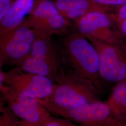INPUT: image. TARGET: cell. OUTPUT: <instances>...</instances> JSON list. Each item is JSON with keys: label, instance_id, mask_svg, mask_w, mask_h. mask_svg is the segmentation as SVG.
<instances>
[{"label": "cell", "instance_id": "ffe728a7", "mask_svg": "<svg viewBox=\"0 0 126 126\" xmlns=\"http://www.w3.org/2000/svg\"><path fill=\"white\" fill-rule=\"evenodd\" d=\"M17 126H29V123L24 121L21 120L18 122Z\"/></svg>", "mask_w": 126, "mask_h": 126}, {"label": "cell", "instance_id": "ba28073f", "mask_svg": "<svg viewBox=\"0 0 126 126\" xmlns=\"http://www.w3.org/2000/svg\"><path fill=\"white\" fill-rule=\"evenodd\" d=\"M0 99L21 120L43 126L51 116L37 99L23 94L5 83L0 84Z\"/></svg>", "mask_w": 126, "mask_h": 126}, {"label": "cell", "instance_id": "44dd1931", "mask_svg": "<svg viewBox=\"0 0 126 126\" xmlns=\"http://www.w3.org/2000/svg\"><path fill=\"white\" fill-rule=\"evenodd\" d=\"M29 126H43L41 125H38V124H32V123H29Z\"/></svg>", "mask_w": 126, "mask_h": 126}, {"label": "cell", "instance_id": "2e32d148", "mask_svg": "<svg viewBox=\"0 0 126 126\" xmlns=\"http://www.w3.org/2000/svg\"><path fill=\"white\" fill-rule=\"evenodd\" d=\"M95 3L104 6L117 7L126 3V0H92Z\"/></svg>", "mask_w": 126, "mask_h": 126}, {"label": "cell", "instance_id": "277c9868", "mask_svg": "<svg viewBox=\"0 0 126 126\" xmlns=\"http://www.w3.org/2000/svg\"><path fill=\"white\" fill-rule=\"evenodd\" d=\"M38 100L50 113L67 119L80 126H126V122L117 119L107 104L101 100L65 109L54 107Z\"/></svg>", "mask_w": 126, "mask_h": 126}, {"label": "cell", "instance_id": "d6986e66", "mask_svg": "<svg viewBox=\"0 0 126 126\" xmlns=\"http://www.w3.org/2000/svg\"><path fill=\"white\" fill-rule=\"evenodd\" d=\"M114 22L118 25V31L123 36L126 37V20L116 21Z\"/></svg>", "mask_w": 126, "mask_h": 126}, {"label": "cell", "instance_id": "9c48e42d", "mask_svg": "<svg viewBox=\"0 0 126 126\" xmlns=\"http://www.w3.org/2000/svg\"><path fill=\"white\" fill-rule=\"evenodd\" d=\"M111 13L94 11L87 14L74 23L75 31L88 38H94L106 43L126 44L125 37L113 28Z\"/></svg>", "mask_w": 126, "mask_h": 126}, {"label": "cell", "instance_id": "5bb4252c", "mask_svg": "<svg viewBox=\"0 0 126 126\" xmlns=\"http://www.w3.org/2000/svg\"><path fill=\"white\" fill-rule=\"evenodd\" d=\"M43 126H78L76 123L63 117L51 116Z\"/></svg>", "mask_w": 126, "mask_h": 126}, {"label": "cell", "instance_id": "9a60e30c", "mask_svg": "<svg viewBox=\"0 0 126 126\" xmlns=\"http://www.w3.org/2000/svg\"><path fill=\"white\" fill-rule=\"evenodd\" d=\"M114 22L126 20V3L115 7V12L110 13Z\"/></svg>", "mask_w": 126, "mask_h": 126}, {"label": "cell", "instance_id": "8992f818", "mask_svg": "<svg viewBox=\"0 0 126 126\" xmlns=\"http://www.w3.org/2000/svg\"><path fill=\"white\" fill-rule=\"evenodd\" d=\"M37 35L23 23L0 33V67L15 65L30 53Z\"/></svg>", "mask_w": 126, "mask_h": 126}, {"label": "cell", "instance_id": "ac0fdd59", "mask_svg": "<svg viewBox=\"0 0 126 126\" xmlns=\"http://www.w3.org/2000/svg\"><path fill=\"white\" fill-rule=\"evenodd\" d=\"M19 121L14 117H2L0 119V126H17Z\"/></svg>", "mask_w": 126, "mask_h": 126}, {"label": "cell", "instance_id": "8fae6325", "mask_svg": "<svg viewBox=\"0 0 126 126\" xmlns=\"http://www.w3.org/2000/svg\"><path fill=\"white\" fill-rule=\"evenodd\" d=\"M59 12L74 23L94 11L110 13L112 7L95 3L92 0H51Z\"/></svg>", "mask_w": 126, "mask_h": 126}, {"label": "cell", "instance_id": "3957f363", "mask_svg": "<svg viewBox=\"0 0 126 126\" xmlns=\"http://www.w3.org/2000/svg\"><path fill=\"white\" fill-rule=\"evenodd\" d=\"M15 66L24 72L46 77L54 82L63 64L60 50L51 38L37 36L30 53Z\"/></svg>", "mask_w": 126, "mask_h": 126}, {"label": "cell", "instance_id": "4fadbf2b", "mask_svg": "<svg viewBox=\"0 0 126 126\" xmlns=\"http://www.w3.org/2000/svg\"><path fill=\"white\" fill-rule=\"evenodd\" d=\"M105 102L114 116L126 123V80L115 85Z\"/></svg>", "mask_w": 126, "mask_h": 126}, {"label": "cell", "instance_id": "7a4b0ae2", "mask_svg": "<svg viewBox=\"0 0 126 126\" xmlns=\"http://www.w3.org/2000/svg\"><path fill=\"white\" fill-rule=\"evenodd\" d=\"M51 94L41 100L62 109L75 108L100 100L99 90L91 81L78 76L63 67L54 81Z\"/></svg>", "mask_w": 126, "mask_h": 126}, {"label": "cell", "instance_id": "7c38bea8", "mask_svg": "<svg viewBox=\"0 0 126 126\" xmlns=\"http://www.w3.org/2000/svg\"><path fill=\"white\" fill-rule=\"evenodd\" d=\"M35 3L34 0H15L8 12L0 20V33L22 23L25 17L31 13Z\"/></svg>", "mask_w": 126, "mask_h": 126}, {"label": "cell", "instance_id": "5b68a950", "mask_svg": "<svg viewBox=\"0 0 126 126\" xmlns=\"http://www.w3.org/2000/svg\"><path fill=\"white\" fill-rule=\"evenodd\" d=\"M22 23L34 30L37 36L51 38L68 32L72 22L59 12L51 0H38Z\"/></svg>", "mask_w": 126, "mask_h": 126}, {"label": "cell", "instance_id": "30bf717a", "mask_svg": "<svg viewBox=\"0 0 126 126\" xmlns=\"http://www.w3.org/2000/svg\"><path fill=\"white\" fill-rule=\"evenodd\" d=\"M5 83L19 93L32 98L44 99L53 89V81L46 77L14 68L4 72L0 68V84Z\"/></svg>", "mask_w": 126, "mask_h": 126}, {"label": "cell", "instance_id": "6da1fadb", "mask_svg": "<svg viewBox=\"0 0 126 126\" xmlns=\"http://www.w3.org/2000/svg\"><path fill=\"white\" fill-rule=\"evenodd\" d=\"M63 67L92 82L100 90L102 81L98 51L90 41L74 31L63 35L60 44Z\"/></svg>", "mask_w": 126, "mask_h": 126}, {"label": "cell", "instance_id": "e0dca14e", "mask_svg": "<svg viewBox=\"0 0 126 126\" xmlns=\"http://www.w3.org/2000/svg\"><path fill=\"white\" fill-rule=\"evenodd\" d=\"M14 0H0V20L8 12Z\"/></svg>", "mask_w": 126, "mask_h": 126}, {"label": "cell", "instance_id": "52a82bcc", "mask_svg": "<svg viewBox=\"0 0 126 126\" xmlns=\"http://www.w3.org/2000/svg\"><path fill=\"white\" fill-rule=\"evenodd\" d=\"M88 39L98 51L102 81L116 84L126 80V44L112 45L94 38Z\"/></svg>", "mask_w": 126, "mask_h": 126}]
</instances>
